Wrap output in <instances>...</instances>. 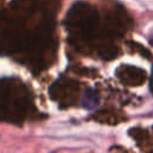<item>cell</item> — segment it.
Returning a JSON list of instances; mask_svg holds the SVG:
<instances>
[{
	"label": "cell",
	"mask_w": 153,
	"mask_h": 153,
	"mask_svg": "<svg viewBox=\"0 0 153 153\" xmlns=\"http://www.w3.org/2000/svg\"><path fill=\"white\" fill-rule=\"evenodd\" d=\"M81 104H82V108H85L86 110L96 109L98 106V104H99L98 93L92 88L85 90L84 93H82V97H81Z\"/></svg>",
	"instance_id": "cell-1"
}]
</instances>
